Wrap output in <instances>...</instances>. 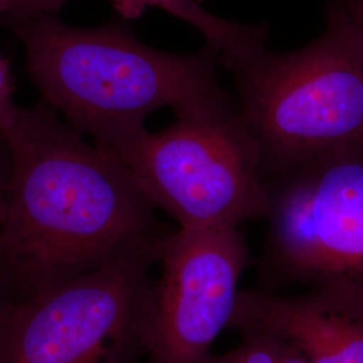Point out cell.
<instances>
[{
	"label": "cell",
	"mask_w": 363,
	"mask_h": 363,
	"mask_svg": "<svg viewBox=\"0 0 363 363\" xmlns=\"http://www.w3.org/2000/svg\"><path fill=\"white\" fill-rule=\"evenodd\" d=\"M1 135L13 169L0 255L15 300L65 284L169 230L130 169L86 143L43 99L19 106Z\"/></svg>",
	"instance_id": "6da1fadb"
},
{
	"label": "cell",
	"mask_w": 363,
	"mask_h": 363,
	"mask_svg": "<svg viewBox=\"0 0 363 363\" xmlns=\"http://www.w3.org/2000/svg\"><path fill=\"white\" fill-rule=\"evenodd\" d=\"M26 52L28 74L66 123L108 148L145 128V118L169 106L189 109L235 104L217 76L220 52L159 50L113 21L76 27L55 15L9 23Z\"/></svg>",
	"instance_id": "7a4b0ae2"
},
{
	"label": "cell",
	"mask_w": 363,
	"mask_h": 363,
	"mask_svg": "<svg viewBox=\"0 0 363 363\" xmlns=\"http://www.w3.org/2000/svg\"><path fill=\"white\" fill-rule=\"evenodd\" d=\"M237 108L265 179L363 142V37L350 15L327 1L322 33L286 52L267 39L223 52Z\"/></svg>",
	"instance_id": "3957f363"
},
{
	"label": "cell",
	"mask_w": 363,
	"mask_h": 363,
	"mask_svg": "<svg viewBox=\"0 0 363 363\" xmlns=\"http://www.w3.org/2000/svg\"><path fill=\"white\" fill-rule=\"evenodd\" d=\"M104 150L179 228H238L267 218L268 181L237 103L182 111L167 128L138 130Z\"/></svg>",
	"instance_id": "277c9868"
},
{
	"label": "cell",
	"mask_w": 363,
	"mask_h": 363,
	"mask_svg": "<svg viewBox=\"0 0 363 363\" xmlns=\"http://www.w3.org/2000/svg\"><path fill=\"white\" fill-rule=\"evenodd\" d=\"M267 181L259 288L303 286L363 303V142Z\"/></svg>",
	"instance_id": "5b68a950"
},
{
	"label": "cell",
	"mask_w": 363,
	"mask_h": 363,
	"mask_svg": "<svg viewBox=\"0 0 363 363\" xmlns=\"http://www.w3.org/2000/svg\"><path fill=\"white\" fill-rule=\"evenodd\" d=\"M167 232L65 284L15 300L0 319V363L139 362L150 271Z\"/></svg>",
	"instance_id": "8992f818"
},
{
	"label": "cell",
	"mask_w": 363,
	"mask_h": 363,
	"mask_svg": "<svg viewBox=\"0 0 363 363\" xmlns=\"http://www.w3.org/2000/svg\"><path fill=\"white\" fill-rule=\"evenodd\" d=\"M249 259L238 228L169 229L150 294L148 362H210L216 339L230 323Z\"/></svg>",
	"instance_id": "52a82bcc"
},
{
	"label": "cell",
	"mask_w": 363,
	"mask_h": 363,
	"mask_svg": "<svg viewBox=\"0 0 363 363\" xmlns=\"http://www.w3.org/2000/svg\"><path fill=\"white\" fill-rule=\"evenodd\" d=\"M228 328L280 337L308 363H363V303L328 291L241 289Z\"/></svg>",
	"instance_id": "ba28073f"
},
{
	"label": "cell",
	"mask_w": 363,
	"mask_h": 363,
	"mask_svg": "<svg viewBox=\"0 0 363 363\" xmlns=\"http://www.w3.org/2000/svg\"><path fill=\"white\" fill-rule=\"evenodd\" d=\"M112 3L124 21L140 18L147 9H160L171 13L196 28L206 39V45L220 52V55L267 38V27L245 26L225 21L208 11L203 7V0H112Z\"/></svg>",
	"instance_id": "9c48e42d"
},
{
	"label": "cell",
	"mask_w": 363,
	"mask_h": 363,
	"mask_svg": "<svg viewBox=\"0 0 363 363\" xmlns=\"http://www.w3.org/2000/svg\"><path fill=\"white\" fill-rule=\"evenodd\" d=\"M233 350L213 355L208 363H274L271 339L261 333H242Z\"/></svg>",
	"instance_id": "30bf717a"
},
{
	"label": "cell",
	"mask_w": 363,
	"mask_h": 363,
	"mask_svg": "<svg viewBox=\"0 0 363 363\" xmlns=\"http://www.w3.org/2000/svg\"><path fill=\"white\" fill-rule=\"evenodd\" d=\"M66 1L69 0H9V10L3 18L9 25L40 15H54Z\"/></svg>",
	"instance_id": "8fae6325"
},
{
	"label": "cell",
	"mask_w": 363,
	"mask_h": 363,
	"mask_svg": "<svg viewBox=\"0 0 363 363\" xmlns=\"http://www.w3.org/2000/svg\"><path fill=\"white\" fill-rule=\"evenodd\" d=\"M13 91L15 85L9 61L0 55V133L11 125L19 108L13 101Z\"/></svg>",
	"instance_id": "7c38bea8"
},
{
	"label": "cell",
	"mask_w": 363,
	"mask_h": 363,
	"mask_svg": "<svg viewBox=\"0 0 363 363\" xmlns=\"http://www.w3.org/2000/svg\"><path fill=\"white\" fill-rule=\"evenodd\" d=\"M265 335L271 339L274 363H308L306 357L292 345L286 343V340L268 334Z\"/></svg>",
	"instance_id": "4fadbf2b"
},
{
	"label": "cell",
	"mask_w": 363,
	"mask_h": 363,
	"mask_svg": "<svg viewBox=\"0 0 363 363\" xmlns=\"http://www.w3.org/2000/svg\"><path fill=\"white\" fill-rule=\"evenodd\" d=\"M13 169V157L9 148V144L6 142L4 136L0 133V218L3 214L4 208V193L6 187L11 175Z\"/></svg>",
	"instance_id": "5bb4252c"
},
{
	"label": "cell",
	"mask_w": 363,
	"mask_h": 363,
	"mask_svg": "<svg viewBox=\"0 0 363 363\" xmlns=\"http://www.w3.org/2000/svg\"><path fill=\"white\" fill-rule=\"evenodd\" d=\"M13 301H15V296H13L11 279L7 272L3 257L0 255V319L3 318L4 312L7 311V308Z\"/></svg>",
	"instance_id": "9a60e30c"
},
{
	"label": "cell",
	"mask_w": 363,
	"mask_h": 363,
	"mask_svg": "<svg viewBox=\"0 0 363 363\" xmlns=\"http://www.w3.org/2000/svg\"><path fill=\"white\" fill-rule=\"evenodd\" d=\"M340 6L355 22L363 37V0H328Z\"/></svg>",
	"instance_id": "2e32d148"
},
{
	"label": "cell",
	"mask_w": 363,
	"mask_h": 363,
	"mask_svg": "<svg viewBox=\"0 0 363 363\" xmlns=\"http://www.w3.org/2000/svg\"><path fill=\"white\" fill-rule=\"evenodd\" d=\"M9 10V0H0V16L3 18Z\"/></svg>",
	"instance_id": "e0dca14e"
}]
</instances>
